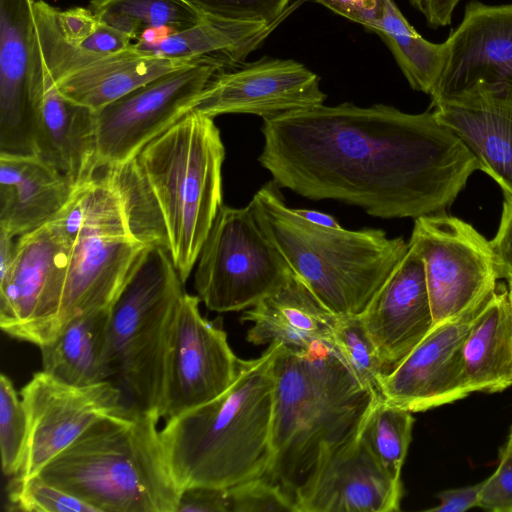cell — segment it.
Here are the masks:
<instances>
[{"label":"cell","instance_id":"cell-1","mask_svg":"<svg viewBox=\"0 0 512 512\" xmlns=\"http://www.w3.org/2000/svg\"><path fill=\"white\" fill-rule=\"evenodd\" d=\"M260 164L283 188L383 219L445 212L480 165L432 111L324 104L263 119Z\"/></svg>","mask_w":512,"mask_h":512},{"label":"cell","instance_id":"cell-2","mask_svg":"<svg viewBox=\"0 0 512 512\" xmlns=\"http://www.w3.org/2000/svg\"><path fill=\"white\" fill-rule=\"evenodd\" d=\"M225 148L213 118L190 111L127 162L104 170L134 236L170 256L183 283L222 203Z\"/></svg>","mask_w":512,"mask_h":512},{"label":"cell","instance_id":"cell-3","mask_svg":"<svg viewBox=\"0 0 512 512\" xmlns=\"http://www.w3.org/2000/svg\"><path fill=\"white\" fill-rule=\"evenodd\" d=\"M272 458L263 476L294 502L333 451L354 439L381 395L362 387L329 343L280 344L274 361Z\"/></svg>","mask_w":512,"mask_h":512},{"label":"cell","instance_id":"cell-4","mask_svg":"<svg viewBox=\"0 0 512 512\" xmlns=\"http://www.w3.org/2000/svg\"><path fill=\"white\" fill-rule=\"evenodd\" d=\"M279 343L239 360L233 383L213 400L166 420L160 437L181 490L230 488L263 477L272 458L274 361Z\"/></svg>","mask_w":512,"mask_h":512},{"label":"cell","instance_id":"cell-5","mask_svg":"<svg viewBox=\"0 0 512 512\" xmlns=\"http://www.w3.org/2000/svg\"><path fill=\"white\" fill-rule=\"evenodd\" d=\"M157 412L124 404L93 423L38 473L98 512H176L181 494Z\"/></svg>","mask_w":512,"mask_h":512},{"label":"cell","instance_id":"cell-6","mask_svg":"<svg viewBox=\"0 0 512 512\" xmlns=\"http://www.w3.org/2000/svg\"><path fill=\"white\" fill-rule=\"evenodd\" d=\"M249 205L292 271L338 316H360L409 247L381 229L313 224L285 204L273 180Z\"/></svg>","mask_w":512,"mask_h":512},{"label":"cell","instance_id":"cell-7","mask_svg":"<svg viewBox=\"0 0 512 512\" xmlns=\"http://www.w3.org/2000/svg\"><path fill=\"white\" fill-rule=\"evenodd\" d=\"M169 254L147 245L111 306L107 363L128 404L161 417L165 360L184 294Z\"/></svg>","mask_w":512,"mask_h":512},{"label":"cell","instance_id":"cell-8","mask_svg":"<svg viewBox=\"0 0 512 512\" xmlns=\"http://www.w3.org/2000/svg\"><path fill=\"white\" fill-rule=\"evenodd\" d=\"M55 217L72 239L60 330L81 314L111 306L146 245L132 233L121 197L101 171Z\"/></svg>","mask_w":512,"mask_h":512},{"label":"cell","instance_id":"cell-9","mask_svg":"<svg viewBox=\"0 0 512 512\" xmlns=\"http://www.w3.org/2000/svg\"><path fill=\"white\" fill-rule=\"evenodd\" d=\"M292 273L249 204L244 208L222 204L200 249L194 286L206 308L233 312L254 306Z\"/></svg>","mask_w":512,"mask_h":512},{"label":"cell","instance_id":"cell-10","mask_svg":"<svg viewBox=\"0 0 512 512\" xmlns=\"http://www.w3.org/2000/svg\"><path fill=\"white\" fill-rule=\"evenodd\" d=\"M72 239L54 217L17 238L15 256L0 271V328L38 347L59 332Z\"/></svg>","mask_w":512,"mask_h":512},{"label":"cell","instance_id":"cell-11","mask_svg":"<svg viewBox=\"0 0 512 512\" xmlns=\"http://www.w3.org/2000/svg\"><path fill=\"white\" fill-rule=\"evenodd\" d=\"M408 243L423 261L434 325L486 302L497 288L489 241L458 217L415 218Z\"/></svg>","mask_w":512,"mask_h":512},{"label":"cell","instance_id":"cell-12","mask_svg":"<svg viewBox=\"0 0 512 512\" xmlns=\"http://www.w3.org/2000/svg\"><path fill=\"white\" fill-rule=\"evenodd\" d=\"M228 65L216 57L165 74L96 111L97 170L121 165L192 110Z\"/></svg>","mask_w":512,"mask_h":512},{"label":"cell","instance_id":"cell-13","mask_svg":"<svg viewBox=\"0 0 512 512\" xmlns=\"http://www.w3.org/2000/svg\"><path fill=\"white\" fill-rule=\"evenodd\" d=\"M199 303L184 292L171 328L161 409L166 420L213 400L237 375L239 359L226 333L201 315Z\"/></svg>","mask_w":512,"mask_h":512},{"label":"cell","instance_id":"cell-14","mask_svg":"<svg viewBox=\"0 0 512 512\" xmlns=\"http://www.w3.org/2000/svg\"><path fill=\"white\" fill-rule=\"evenodd\" d=\"M29 433L18 475H36L93 423L124 404L122 390L111 380L73 385L45 371L35 373L21 389Z\"/></svg>","mask_w":512,"mask_h":512},{"label":"cell","instance_id":"cell-15","mask_svg":"<svg viewBox=\"0 0 512 512\" xmlns=\"http://www.w3.org/2000/svg\"><path fill=\"white\" fill-rule=\"evenodd\" d=\"M35 0H0V154L36 156L44 70L33 21Z\"/></svg>","mask_w":512,"mask_h":512},{"label":"cell","instance_id":"cell-16","mask_svg":"<svg viewBox=\"0 0 512 512\" xmlns=\"http://www.w3.org/2000/svg\"><path fill=\"white\" fill-rule=\"evenodd\" d=\"M487 301L435 324L384 377L380 387L384 400L413 413L471 394L464 375L463 345Z\"/></svg>","mask_w":512,"mask_h":512},{"label":"cell","instance_id":"cell-17","mask_svg":"<svg viewBox=\"0 0 512 512\" xmlns=\"http://www.w3.org/2000/svg\"><path fill=\"white\" fill-rule=\"evenodd\" d=\"M325 99L319 76L302 63L265 57L232 71H219L191 111L210 118L242 113L267 119L324 104Z\"/></svg>","mask_w":512,"mask_h":512},{"label":"cell","instance_id":"cell-18","mask_svg":"<svg viewBox=\"0 0 512 512\" xmlns=\"http://www.w3.org/2000/svg\"><path fill=\"white\" fill-rule=\"evenodd\" d=\"M446 59L430 108L472 89H512V4L472 0L445 41Z\"/></svg>","mask_w":512,"mask_h":512},{"label":"cell","instance_id":"cell-19","mask_svg":"<svg viewBox=\"0 0 512 512\" xmlns=\"http://www.w3.org/2000/svg\"><path fill=\"white\" fill-rule=\"evenodd\" d=\"M401 479L390 476L358 435L333 451L294 499L296 512H394Z\"/></svg>","mask_w":512,"mask_h":512},{"label":"cell","instance_id":"cell-20","mask_svg":"<svg viewBox=\"0 0 512 512\" xmlns=\"http://www.w3.org/2000/svg\"><path fill=\"white\" fill-rule=\"evenodd\" d=\"M360 318L389 372L431 330L424 265L414 247L409 245Z\"/></svg>","mask_w":512,"mask_h":512},{"label":"cell","instance_id":"cell-21","mask_svg":"<svg viewBox=\"0 0 512 512\" xmlns=\"http://www.w3.org/2000/svg\"><path fill=\"white\" fill-rule=\"evenodd\" d=\"M430 109L475 156L480 170L512 195V89H472Z\"/></svg>","mask_w":512,"mask_h":512},{"label":"cell","instance_id":"cell-22","mask_svg":"<svg viewBox=\"0 0 512 512\" xmlns=\"http://www.w3.org/2000/svg\"><path fill=\"white\" fill-rule=\"evenodd\" d=\"M33 21L45 86H54L77 70L132 44L131 39L100 22L88 7L60 10L37 0Z\"/></svg>","mask_w":512,"mask_h":512},{"label":"cell","instance_id":"cell-23","mask_svg":"<svg viewBox=\"0 0 512 512\" xmlns=\"http://www.w3.org/2000/svg\"><path fill=\"white\" fill-rule=\"evenodd\" d=\"M338 319L294 272L241 317L252 323L246 336L249 342L279 343L295 350H307L320 342L332 344Z\"/></svg>","mask_w":512,"mask_h":512},{"label":"cell","instance_id":"cell-24","mask_svg":"<svg viewBox=\"0 0 512 512\" xmlns=\"http://www.w3.org/2000/svg\"><path fill=\"white\" fill-rule=\"evenodd\" d=\"M36 156L74 187L91 181L97 170L96 111L45 86L36 128Z\"/></svg>","mask_w":512,"mask_h":512},{"label":"cell","instance_id":"cell-25","mask_svg":"<svg viewBox=\"0 0 512 512\" xmlns=\"http://www.w3.org/2000/svg\"><path fill=\"white\" fill-rule=\"evenodd\" d=\"M77 188L37 156L0 154V230L18 238L40 228Z\"/></svg>","mask_w":512,"mask_h":512},{"label":"cell","instance_id":"cell-26","mask_svg":"<svg viewBox=\"0 0 512 512\" xmlns=\"http://www.w3.org/2000/svg\"><path fill=\"white\" fill-rule=\"evenodd\" d=\"M200 59L156 57L139 52L130 45L66 76L55 86L70 100L97 111L129 92Z\"/></svg>","mask_w":512,"mask_h":512},{"label":"cell","instance_id":"cell-27","mask_svg":"<svg viewBox=\"0 0 512 512\" xmlns=\"http://www.w3.org/2000/svg\"><path fill=\"white\" fill-rule=\"evenodd\" d=\"M463 360L471 393L501 392L512 386V308L503 284L497 285L471 327Z\"/></svg>","mask_w":512,"mask_h":512},{"label":"cell","instance_id":"cell-28","mask_svg":"<svg viewBox=\"0 0 512 512\" xmlns=\"http://www.w3.org/2000/svg\"><path fill=\"white\" fill-rule=\"evenodd\" d=\"M111 306L71 319L51 342L40 346L42 370L73 385L111 380L107 363Z\"/></svg>","mask_w":512,"mask_h":512},{"label":"cell","instance_id":"cell-29","mask_svg":"<svg viewBox=\"0 0 512 512\" xmlns=\"http://www.w3.org/2000/svg\"><path fill=\"white\" fill-rule=\"evenodd\" d=\"M269 26L206 17L188 29L143 37L131 46L142 53L167 59L216 57L237 63L254 49Z\"/></svg>","mask_w":512,"mask_h":512},{"label":"cell","instance_id":"cell-30","mask_svg":"<svg viewBox=\"0 0 512 512\" xmlns=\"http://www.w3.org/2000/svg\"><path fill=\"white\" fill-rule=\"evenodd\" d=\"M88 8L100 22L136 41L176 33L206 19L188 0H90Z\"/></svg>","mask_w":512,"mask_h":512},{"label":"cell","instance_id":"cell-31","mask_svg":"<svg viewBox=\"0 0 512 512\" xmlns=\"http://www.w3.org/2000/svg\"><path fill=\"white\" fill-rule=\"evenodd\" d=\"M377 34L391 51L413 90L430 94L446 59V43L424 39L388 0L383 18L367 29Z\"/></svg>","mask_w":512,"mask_h":512},{"label":"cell","instance_id":"cell-32","mask_svg":"<svg viewBox=\"0 0 512 512\" xmlns=\"http://www.w3.org/2000/svg\"><path fill=\"white\" fill-rule=\"evenodd\" d=\"M412 412L389 404L379 395L365 416L358 439L393 478L401 469L412 437Z\"/></svg>","mask_w":512,"mask_h":512},{"label":"cell","instance_id":"cell-33","mask_svg":"<svg viewBox=\"0 0 512 512\" xmlns=\"http://www.w3.org/2000/svg\"><path fill=\"white\" fill-rule=\"evenodd\" d=\"M331 345L362 387L381 394V383L389 371L360 316H339Z\"/></svg>","mask_w":512,"mask_h":512},{"label":"cell","instance_id":"cell-34","mask_svg":"<svg viewBox=\"0 0 512 512\" xmlns=\"http://www.w3.org/2000/svg\"><path fill=\"white\" fill-rule=\"evenodd\" d=\"M29 425L20 393L11 379L0 375V450L1 467L6 476L21 470L28 442Z\"/></svg>","mask_w":512,"mask_h":512},{"label":"cell","instance_id":"cell-35","mask_svg":"<svg viewBox=\"0 0 512 512\" xmlns=\"http://www.w3.org/2000/svg\"><path fill=\"white\" fill-rule=\"evenodd\" d=\"M11 510L24 512H98L95 507L39 475L14 477L9 485Z\"/></svg>","mask_w":512,"mask_h":512},{"label":"cell","instance_id":"cell-36","mask_svg":"<svg viewBox=\"0 0 512 512\" xmlns=\"http://www.w3.org/2000/svg\"><path fill=\"white\" fill-rule=\"evenodd\" d=\"M204 16L270 26L290 0H188Z\"/></svg>","mask_w":512,"mask_h":512},{"label":"cell","instance_id":"cell-37","mask_svg":"<svg viewBox=\"0 0 512 512\" xmlns=\"http://www.w3.org/2000/svg\"><path fill=\"white\" fill-rule=\"evenodd\" d=\"M230 512H296L293 500L264 477L227 488Z\"/></svg>","mask_w":512,"mask_h":512},{"label":"cell","instance_id":"cell-38","mask_svg":"<svg viewBox=\"0 0 512 512\" xmlns=\"http://www.w3.org/2000/svg\"><path fill=\"white\" fill-rule=\"evenodd\" d=\"M478 507L491 512H512V443L500 449L497 469L482 481Z\"/></svg>","mask_w":512,"mask_h":512},{"label":"cell","instance_id":"cell-39","mask_svg":"<svg viewBox=\"0 0 512 512\" xmlns=\"http://www.w3.org/2000/svg\"><path fill=\"white\" fill-rule=\"evenodd\" d=\"M504 200L499 227L489 241L498 279L512 280V195L503 192Z\"/></svg>","mask_w":512,"mask_h":512},{"label":"cell","instance_id":"cell-40","mask_svg":"<svg viewBox=\"0 0 512 512\" xmlns=\"http://www.w3.org/2000/svg\"><path fill=\"white\" fill-rule=\"evenodd\" d=\"M176 512H230L228 489L193 486L181 491Z\"/></svg>","mask_w":512,"mask_h":512},{"label":"cell","instance_id":"cell-41","mask_svg":"<svg viewBox=\"0 0 512 512\" xmlns=\"http://www.w3.org/2000/svg\"><path fill=\"white\" fill-rule=\"evenodd\" d=\"M366 29L380 21L388 0H313Z\"/></svg>","mask_w":512,"mask_h":512},{"label":"cell","instance_id":"cell-42","mask_svg":"<svg viewBox=\"0 0 512 512\" xmlns=\"http://www.w3.org/2000/svg\"><path fill=\"white\" fill-rule=\"evenodd\" d=\"M482 482L464 487L447 489L437 495L439 504L430 508L433 512H464L478 507Z\"/></svg>","mask_w":512,"mask_h":512},{"label":"cell","instance_id":"cell-43","mask_svg":"<svg viewBox=\"0 0 512 512\" xmlns=\"http://www.w3.org/2000/svg\"><path fill=\"white\" fill-rule=\"evenodd\" d=\"M461 0H408L426 20L429 28L438 29L452 23L455 8Z\"/></svg>","mask_w":512,"mask_h":512},{"label":"cell","instance_id":"cell-44","mask_svg":"<svg viewBox=\"0 0 512 512\" xmlns=\"http://www.w3.org/2000/svg\"><path fill=\"white\" fill-rule=\"evenodd\" d=\"M294 211L296 214L313 224L330 228L342 227L333 216L324 212L311 209H294Z\"/></svg>","mask_w":512,"mask_h":512},{"label":"cell","instance_id":"cell-45","mask_svg":"<svg viewBox=\"0 0 512 512\" xmlns=\"http://www.w3.org/2000/svg\"><path fill=\"white\" fill-rule=\"evenodd\" d=\"M508 293H509V299H510V304H511V308H512V280H508Z\"/></svg>","mask_w":512,"mask_h":512},{"label":"cell","instance_id":"cell-46","mask_svg":"<svg viewBox=\"0 0 512 512\" xmlns=\"http://www.w3.org/2000/svg\"><path fill=\"white\" fill-rule=\"evenodd\" d=\"M508 440L512 443V428H511V432L509 434Z\"/></svg>","mask_w":512,"mask_h":512}]
</instances>
